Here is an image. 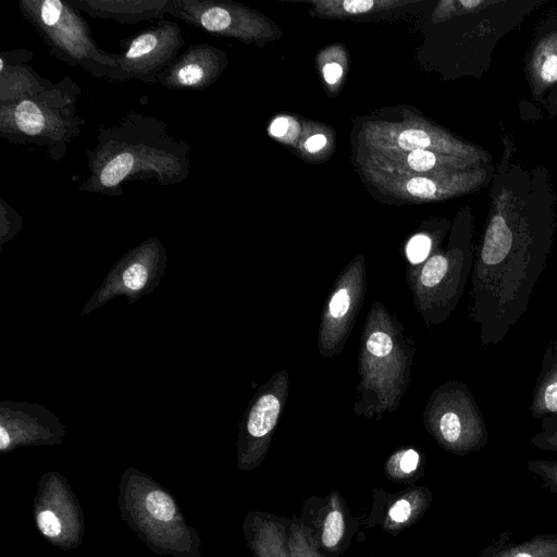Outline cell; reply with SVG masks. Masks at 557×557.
<instances>
[{"instance_id": "6da1fadb", "label": "cell", "mask_w": 557, "mask_h": 557, "mask_svg": "<svg viewBox=\"0 0 557 557\" xmlns=\"http://www.w3.org/2000/svg\"><path fill=\"white\" fill-rule=\"evenodd\" d=\"M505 148L473 264L472 320L483 346L503 342L529 309L556 228L555 194L545 169L510 162Z\"/></svg>"}, {"instance_id": "7a4b0ae2", "label": "cell", "mask_w": 557, "mask_h": 557, "mask_svg": "<svg viewBox=\"0 0 557 557\" xmlns=\"http://www.w3.org/2000/svg\"><path fill=\"white\" fill-rule=\"evenodd\" d=\"M24 15L32 21L54 53L66 62L77 63L94 75L122 77L119 71L117 55L98 50L91 40L86 23L73 9L60 0L40 2H21Z\"/></svg>"}, {"instance_id": "3957f363", "label": "cell", "mask_w": 557, "mask_h": 557, "mask_svg": "<svg viewBox=\"0 0 557 557\" xmlns=\"http://www.w3.org/2000/svg\"><path fill=\"white\" fill-rule=\"evenodd\" d=\"M445 396L435 423L438 443L457 455L484 448L488 443V432L470 392L465 386H456Z\"/></svg>"}, {"instance_id": "277c9868", "label": "cell", "mask_w": 557, "mask_h": 557, "mask_svg": "<svg viewBox=\"0 0 557 557\" xmlns=\"http://www.w3.org/2000/svg\"><path fill=\"white\" fill-rule=\"evenodd\" d=\"M184 45L177 24L162 22L134 37L125 52L117 55L119 71L123 78H137L157 82L177 57Z\"/></svg>"}, {"instance_id": "5b68a950", "label": "cell", "mask_w": 557, "mask_h": 557, "mask_svg": "<svg viewBox=\"0 0 557 557\" xmlns=\"http://www.w3.org/2000/svg\"><path fill=\"white\" fill-rule=\"evenodd\" d=\"M165 148L157 139H123L98 152L92 175L81 189L97 193L115 191V187L132 174L140 173L148 165H165Z\"/></svg>"}, {"instance_id": "8992f818", "label": "cell", "mask_w": 557, "mask_h": 557, "mask_svg": "<svg viewBox=\"0 0 557 557\" xmlns=\"http://www.w3.org/2000/svg\"><path fill=\"white\" fill-rule=\"evenodd\" d=\"M299 521L326 557H336L345 550L354 533L346 502L337 491H332L326 496L308 498Z\"/></svg>"}, {"instance_id": "52a82bcc", "label": "cell", "mask_w": 557, "mask_h": 557, "mask_svg": "<svg viewBox=\"0 0 557 557\" xmlns=\"http://www.w3.org/2000/svg\"><path fill=\"white\" fill-rule=\"evenodd\" d=\"M218 73V63L211 47L200 44L190 47L166 70L157 82L169 89H203Z\"/></svg>"}, {"instance_id": "ba28073f", "label": "cell", "mask_w": 557, "mask_h": 557, "mask_svg": "<svg viewBox=\"0 0 557 557\" xmlns=\"http://www.w3.org/2000/svg\"><path fill=\"white\" fill-rule=\"evenodd\" d=\"M290 520L270 512H250L245 532L255 557H293L289 548Z\"/></svg>"}, {"instance_id": "9c48e42d", "label": "cell", "mask_w": 557, "mask_h": 557, "mask_svg": "<svg viewBox=\"0 0 557 557\" xmlns=\"http://www.w3.org/2000/svg\"><path fill=\"white\" fill-rule=\"evenodd\" d=\"M381 516L382 529L397 535L413 525L430 508L433 493L426 486H411L391 495Z\"/></svg>"}, {"instance_id": "30bf717a", "label": "cell", "mask_w": 557, "mask_h": 557, "mask_svg": "<svg viewBox=\"0 0 557 557\" xmlns=\"http://www.w3.org/2000/svg\"><path fill=\"white\" fill-rule=\"evenodd\" d=\"M479 557H557V533L535 534L518 542L510 530H504Z\"/></svg>"}, {"instance_id": "8fae6325", "label": "cell", "mask_w": 557, "mask_h": 557, "mask_svg": "<svg viewBox=\"0 0 557 557\" xmlns=\"http://www.w3.org/2000/svg\"><path fill=\"white\" fill-rule=\"evenodd\" d=\"M530 412L533 418L543 420L557 416V339L544 352Z\"/></svg>"}, {"instance_id": "7c38bea8", "label": "cell", "mask_w": 557, "mask_h": 557, "mask_svg": "<svg viewBox=\"0 0 557 557\" xmlns=\"http://www.w3.org/2000/svg\"><path fill=\"white\" fill-rule=\"evenodd\" d=\"M11 120L18 134L30 139H55L50 126L53 125L52 113L32 96L20 98L11 109Z\"/></svg>"}, {"instance_id": "4fadbf2b", "label": "cell", "mask_w": 557, "mask_h": 557, "mask_svg": "<svg viewBox=\"0 0 557 557\" xmlns=\"http://www.w3.org/2000/svg\"><path fill=\"white\" fill-rule=\"evenodd\" d=\"M168 2L169 1H86L79 2V4L90 14L109 16L120 22H134L150 18L149 16H156L159 11L166 12Z\"/></svg>"}, {"instance_id": "5bb4252c", "label": "cell", "mask_w": 557, "mask_h": 557, "mask_svg": "<svg viewBox=\"0 0 557 557\" xmlns=\"http://www.w3.org/2000/svg\"><path fill=\"white\" fill-rule=\"evenodd\" d=\"M535 92H543L557 83V32L549 33L536 45L530 62Z\"/></svg>"}, {"instance_id": "9a60e30c", "label": "cell", "mask_w": 557, "mask_h": 557, "mask_svg": "<svg viewBox=\"0 0 557 557\" xmlns=\"http://www.w3.org/2000/svg\"><path fill=\"white\" fill-rule=\"evenodd\" d=\"M280 411L281 403L275 395L261 396L250 411L247 421L248 434L255 440H263L274 429Z\"/></svg>"}, {"instance_id": "2e32d148", "label": "cell", "mask_w": 557, "mask_h": 557, "mask_svg": "<svg viewBox=\"0 0 557 557\" xmlns=\"http://www.w3.org/2000/svg\"><path fill=\"white\" fill-rule=\"evenodd\" d=\"M423 470L421 455L413 448L394 454L385 465L386 476L399 484H412Z\"/></svg>"}, {"instance_id": "e0dca14e", "label": "cell", "mask_w": 557, "mask_h": 557, "mask_svg": "<svg viewBox=\"0 0 557 557\" xmlns=\"http://www.w3.org/2000/svg\"><path fill=\"white\" fill-rule=\"evenodd\" d=\"M289 548L293 557H326L319 550L310 532L296 517L290 520Z\"/></svg>"}, {"instance_id": "ac0fdd59", "label": "cell", "mask_w": 557, "mask_h": 557, "mask_svg": "<svg viewBox=\"0 0 557 557\" xmlns=\"http://www.w3.org/2000/svg\"><path fill=\"white\" fill-rule=\"evenodd\" d=\"M146 509L159 521H170L175 516V504L171 496L160 490L151 491L146 497Z\"/></svg>"}, {"instance_id": "d6986e66", "label": "cell", "mask_w": 557, "mask_h": 557, "mask_svg": "<svg viewBox=\"0 0 557 557\" xmlns=\"http://www.w3.org/2000/svg\"><path fill=\"white\" fill-rule=\"evenodd\" d=\"M527 468L542 480L548 491L557 494V460H529Z\"/></svg>"}, {"instance_id": "ffe728a7", "label": "cell", "mask_w": 557, "mask_h": 557, "mask_svg": "<svg viewBox=\"0 0 557 557\" xmlns=\"http://www.w3.org/2000/svg\"><path fill=\"white\" fill-rule=\"evenodd\" d=\"M530 443L544 450L557 451V416L545 419L542 430L531 437Z\"/></svg>"}, {"instance_id": "44dd1931", "label": "cell", "mask_w": 557, "mask_h": 557, "mask_svg": "<svg viewBox=\"0 0 557 557\" xmlns=\"http://www.w3.org/2000/svg\"><path fill=\"white\" fill-rule=\"evenodd\" d=\"M399 146L405 150L424 149L432 144L431 136L423 129H407L398 137Z\"/></svg>"}, {"instance_id": "7402d4cb", "label": "cell", "mask_w": 557, "mask_h": 557, "mask_svg": "<svg viewBox=\"0 0 557 557\" xmlns=\"http://www.w3.org/2000/svg\"><path fill=\"white\" fill-rule=\"evenodd\" d=\"M431 249V238L424 234L413 236L407 244L406 253L411 263L422 262Z\"/></svg>"}, {"instance_id": "603a6c76", "label": "cell", "mask_w": 557, "mask_h": 557, "mask_svg": "<svg viewBox=\"0 0 557 557\" xmlns=\"http://www.w3.org/2000/svg\"><path fill=\"white\" fill-rule=\"evenodd\" d=\"M406 188L410 195L424 199L433 198L438 193L437 183L426 177L411 178Z\"/></svg>"}, {"instance_id": "cb8c5ba5", "label": "cell", "mask_w": 557, "mask_h": 557, "mask_svg": "<svg viewBox=\"0 0 557 557\" xmlns=\"http://www.w3.org/2000/svg\"><path fill=\"white\" fill-rule=\"evenodd\" d=\"M368 351L375 357H386L393 349V341L385 332H374L367 341Z\"/></svg>"}, {"instance_id": "d4e9b609", "label": "cell", "mask_w": 557, "mask_h": 557, "mask_svg": "<svg viewBox=\"0 0 557 557\" xmlns=\"http://www.w3.org/2000/svg\"><path fill=\"white\" fill-rule=\"evenodd\" d=\"M407 161L412 170L425 172L436 165L437 157L425 149H417L408 154Z\"/></svg>"}, {"instance_id": "484cf974", "label": "cell", "mask_w": 557, "mask_h": 557, "mask_svg": "<svg viewBox=\"0 0 557 557\" xmlns=\"http://www.w3.org/2000/svg\"><path fill=\"white\" fill-rule=\"evenodd\" d=\"M37 525L48 537H57L61 533V522L51 510H42L37 515Z\"/></svg>"}, {"instance_id": "4316f807", "label": "cell", "mask_w": 557, "mask_h": 557, "mask_svg": "<svg viewBox=\"0 0 557 557\" xmlns=\"http://www.w3.org/2000/svg\"><path fill=\"white\" fill-rule=\"evenodd\" d=\"M147 281V270L143 264L135 263L123 273V283L133 290L140 289Z\"/></svg>"}, {"instance_id": "83f0119b", "label": "cell", "mask_w": 557, "mask_h": 557, "mask_svg": "<svg viewBox=\"0 0 557 557\" xmlns=\"http://www.w3.org/2000/svg\"><path fill=\"white\" fill-rule=\"evenodd\" d=\"M350 306V296L344 288L338 289L332 297L329 304L330 314L335 318H342L348 311Z\"/></svg>"}, {"instance_id": "f1b7e54d", "label": "cell", "mask_w": 557, "mask_h": 557, "mask_svg": "<svg viewBox=\"0 0 557 557\" xmlns=\"http://www.w3.org/2000/svg\"><path fill=\"white\" fill-rule=\"evenodd\" d=\"M374 5L372 0H346L343 2V8L346 12L351 14L366 13Z\"/></svg>"}, {"instance_id": "f546056e", "label": "cell", "mask_w": 557, "mask_h": 557, "mask_svg": "<svg viewBox=\"0 0 557 557\" xmlns=\"http://www.w3.org/2000/svg\"><path fill=\"white\" fill-rule=\"evenodd\" d=\"M342 74L343 67L336 62L327 63L323 69L324 78L329 84H335L341 78Z\"/></svg>"}, {"instance_id": "4dcf8cb0", "label": "cell", "mask_w": 557, "mask_h": 557, "mask_svg": "<svg viewBox=\"0 0 557 557\" xmlns=\"http://www.w3.org/2000/svg\"><path fill=\"white\" fill-rule=\"evenodd\" d=\"M326 144V138L322 134H317L309 137L305 143V148L309 152H317L322 149Z\"/></svg>"}, {"instance_id": "1f68e13d", "label": "cell", "mask_w": 557, "mask_h": 557, "mask_svg": "<svg viewBox=\"0 0 557 557\" xmlns=\"http://www.w3.org/2000/svg\"><path fill=\"white\" fill-rule=\"evenodd\" d=\"M288 128V121L284 117H278L273 121L270 126V132L276 137L283 136Z\"/></svg>"}, {"instance_id": "d6a6232c", "label": "cell", "mask_w": 557, "mask_h": 557, "mask_svg": "<svg viewBox=\"0 0 557 557\" xmlns=\"http://www.w3.org/2000/svg\"><path fill=\"white\" fill-rule=\"evenodd\" d=\"M10 444V435L9 433L7 432V430L4 429V426H0V449L1 450H4L5 448H8Z\"/></svg>"}]
</instances>
